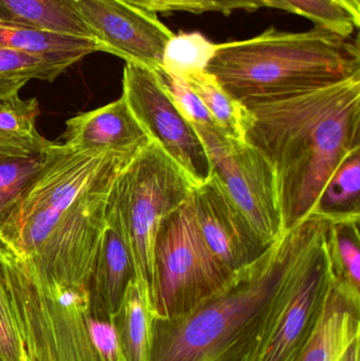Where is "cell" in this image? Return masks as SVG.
Returning a JSON list of instances; mask_svg holds the SVG:
<instances>
[{
	"mask_svg": "<svg viewBox=\"0 0 360 361\" xmlns=\"http://www.w3.org/2000/svg\"><path fill=\"white\" fill-rule=\"evenodd\" d=\"M30 361V360H29Z\"/></svg>",
	"mask_w": 360,
	"mask_h": 361,
	"instance_id": "cell-34",
	"label": "cell"
},
{
	"mask_svg": "<svg viewBox=\"0 0 360 361\" xmlns=\"http://www.w3.org/2000/svg\"><path fill=\"white\" fill-rule=\"evenodd\" d=\"M194 128L206 150L211 171L264 242L274 243L285 228L276 176L268 159L247 142L232 141L217 129Z\"/></svg>",
	"mask_w": 360,
	"mask_h": 361,
	"instance_id": "cell-9",
	"label": "cell"
},
{
	"mask_svg": "<svg viewBox=\"0 0 360 361\" xmlns=\"http://www.w3.org/2000/svg\"><path fill=\"white\" fill-rule=\"evenodd\" d=\"M209 12L230 15L236 11L255 12L262 8H276L274 0H200Z\"/></svg>",
	"mask_w": 360,
	"mask_h": 361,
	"instance_id": "cell-30",
	"label": "cell"
},
{
	"mask_svg": "<svg viewBox=\"0 0 360 361\" xmlns=\"http://www.w3.org/2000/svg\"><path fill=\"white\" fill-rule=\"evenodd\" d=\"M278 10L304 17L342 37H352L360 27V19L337 0H274Z\"/></svg>",
	"mask_w": 360,
	"mask_h": 361,
	"instance_id": "cell-25",
	"label": "cell"
},
{
	"mask_svg": "<svg viewBox=\"0 0 360 361\" xmlns=\"http://www.w3.org/2000/svg\"><path fill=\"white\" fill-rule=\"evenodd\" d=\"M135 278L132 257L110 193L105 226L90 280L91 302L95 313L112 320L127 284Z\"/></svg>",
	"mask_w": 360,
	"mask_h": 361,
	"instance_id": "cell-13",
	"label": "cell"
},
{
	"mask_svg": "<svg viewBox=\"0 0 360 361\" xmlns=\"http://www.w3.org/2000/svg\"><path fill=\"white\" fill-rule=\"evenodd\" d=\"M154 317L145 286L131 279L112 318L118 347L125 361H147Z\"/></svg>",
	"mask_w": 360,
	"mask_h": 361,
	"instance_id": "cell-17",
	"label": "cell"
},
{
	"mask_svg": "<svg viewBox=\"0 0 360 361\" xmlns=\"http://www.w3.org/2000/svg\"><path fill=\"white\" fill-rule=\"evenodd\" d=\"M30 361H125L112 320L99 317L90 282L34 279L0 265Z\"/></svg>",
	"mask_w": 360,
	"mask_h": 361,
	"instance_id": "cell-5",
	"label": "cell"
},
{
	"mask_svg": "<svg viewBox=\"0 0 360 361\" xmlns=\"http://www.w3.org/2000/svg\"><path fill=\"white\" fill-rule=\"evenodd\" d=\"M245 107L277 101L360 76L359 36L323 27L304 32L270 27L255 37L218 44L206 68Z\"/></svg>",
	"mask_w": 360,
	"mask_h": 361,
	"instance_id": "cell-4",
	"label": "cell"
},
{
	"mask_svg": "<svg viewBox=\"0 0 360 361\" xmlns=\"http://www.w3.org/2000/svg\"><path fill=\"white\" fill-rule=\"evenodd\" d=\"M101 52L161 71L167 42L175 35L156 13L123 0H72Z\"/></svg>",
	"mask_w": 360,
	"mask_h": 361,
	"instance_id": "cell-11",
	"label": "cell"
},
{
	"mask_svg": "<svg viewBox=\"0 0 360 361\" xmlns=\"http://www.w3.org/2000/svg\"><path fill=\"white\" fill-rule=\"evenodd\" d=\"M321 220L312 214L187 313L152 317L147 361H252L285 274Z\"/></svg>",
	"mask_w": 360,
	"mask_h": 361,
	"instance_id": "cell-3",
	"label": "cell"
},
{
	"mask_svg": "<svg viewBox=\"0 0 360 361\" xmlns=\"http://www.w3.org/2000/svg\"><path fill=\"white\" fill-rule=\"evenodd\" d=\"M328 224L321 216L285 274L252 361H299L333 283Z\"/></svg>",
	"mask_w": 360,
	"mask_h": 361,
	"instance_id": "cell-7",
	"label": "cell"
},
{
	"mask_svg": "<svg viewBox=\"0 0 360 361\" xmlns=\"http://www.w3.org/2000/svg\"><path fill=\"white\" fill-rule=\"evenodd\" d=\"M154 267L152 311L156 318L187 313L232 275L205 243L194 219L192 195L161 222Z\"/></svg>",
	"mask_w": 360,
	"mask_h": 361,
	"instance_id": "cell-8",
	"label": "cell"
},
{
	"mask_svg": "<svg viewBox=\"0 0 360 361\" xmlns=\"http://www.w3.org/2000/svg\"><path fill=\"white\" fill-rule=\"evenodd\" d=\"M44 162L46 152L33 158L0 159V223Z\"/></svg>",
	"mask_w": 360,
	"mask_h": 361,
	"instance_id": "cell-26",
	"label": "cell"
},
{
	"mask_svg": "<svg viewBox=\"0 0 360 361\" xmlns=\"http://www.w3.org/2000/svg\"><path fill=\"white\" fill-rule=\"evenodd\" d=\"M21 25L68 35L93 37L72 0H4Z\"/></svg>",
	"mask_w": 360,
	"mask_h": 361,
	"instance_id": "cell-21",
	"label": "cell"
},
{
	"mask_svg": "<svg viewBox=\"0 0 360 361\" xmlns=\"http://www.w3.org/2000/svg\"><path fill=\"white\" fill-rule=\"evenodd\" d=\"M0 48L31 54H82L101 51L95 38L68 35L32 25H0Z\"/></svg>",
	"mask_w": 360,
	"mask_h": 361,
	"instance_id": "cell-19",
	"label": "cell"
},
{
	"mask_svg": "<svg viewBox=\"0 0 360 361\" xmlns=\"http://www.w3.org/2000/svg\"><path fill=\"white\" fill-rule=\"evenodd\" d=\"M10 23H20L13 14L12 11L4 4V0H0V25H10Z\"/></svg>",
	"mask_w": 360,
	"mask_h": 361,
	"instance_id": "cell-31",
	"label": "cell"
},
{
	"mask_svg": "<svg viewBox=\"0 0 360 361\" xmlns=\"http://www.w3.org/2000/svg\"><path fill=\"white\" fill-rule=\"evenodd\" d=\"M65 145L76 150L137 152L150 140L124 97L66 122Z\"/></svg>",
	"mask_w": 360,
	"mask_h": 361,
	"instance_id": "cell-14",
	"label": "cell"
},
{
	"mask_svg": "<svg viewBox=\"0 0 360 361\" xmlns=\"http://www.w3.org/2000/svg\"><path fill=\"white\" fill-rule=\"evenodd\" d=\"M0 361H29L25 343L0 279Z\"/></svg>",
	"mask_w": 360,
	"mask_h": 361,
	"instance_id": "cell-28",
	"label": "cell"
},
{
	"mask_svg": "<svg viewBox=\"0 0 360 361\" xmlns=\"http://www.w3.org/2000/svg\"><path fill=\"white\" fill-rule=\"evenodd\" d=\"M192 190L194 186L183 171L152 141L120 171L112 188V200L132 257L135 279L146 286L151 303L154 242L159 227Z\"/></svg>",
	"mask_w": 360,
	"mask_h": 361,
	"instance_id": "cell-6",
	"label": "cell"
},
{
	"mask_svg": "<svg viewBox=\"0 0 360 361\" xmlns=\"http://www.w3.org/2000/svg\"><path fill=\"white\" fill-rule=\"evenodd\" d=\"M247 108L245 142L274 169L289 231L314 214L336 169L360 148V76Z\"/></svg>",
	"mask_w": 360,
	"mask_h": 361,
	"instance_id": "cell-2",
	"label": "cell"
},
{
	"mask_svg": "<svg viewBox=\"0 0 360 361\" xmlns=\"http://www.w3.org/2000/svg\"><path fill=\"white\" fill-rule=\"evenodd\" d=\"M84 57L82 54H31L0 48V99L19 94L31 80L54 82Z\"/></svg>",
	"mask_w": 360,
	"mask_h": 361,
	"instance_id": "cell-18",
	"label": "cell"
},
{
	"mask_svg": "<svg viewBox=\"0 0 360 361\" xmlns=\"http://www.w3.org/2000/svg\"><path fill=\"white\" fill-rule=\"evenodd\" d=\"M360 337V292L336 279L299 361H340Z\"/></svg>",
	"mask_w": 360,
	"mask_h": 361,
	"instance_id": "cell-15",
	"label": "cell"
},
{
	"mask_svg": "<svg viewBox=\"0 0 360 361\" xmlns=\"http://www.w3.org/2000/svg\"><path fill=\"white\" fill-rule=\"evenodd\" d=\"M137 154L51 143L0 223V264L27 277L90 282L110 193Z\"/></svg>",
	"mask_w": 360,
	"mask_h": 361,
	"instance_id": "cell-1",
	"label": "cell"
},
{
	"mask_svg": "<svg viewBox=\"0 0 360 361\" xmlns=\"http://www.w3.org/2000/svg\"><path fill=\"white\" fill-rule=\"evenodd\" d=\"M337 1L346 6L353 15L360 19V0H337Z\"/></svg>",
	"mask_w": 360,
	"mask_h": 361,
	"instance_id": "cell-33",
	"label": "cell"
},
{
	"mask_svg": "<svg viewBox=\"0 0 360 361\" xmlns=\"http://www.w3.org/2000/svg\"><path fill=\"white\" fill-rule=\"evenodd\" d=\"M185 82L209 110L217 130L228 139L245 143V133L252 122L249 108L230 97L207 72L192 76Z\"/></svg>",
	"mask_w": 360,
	"mask_h": 361,
	"instance_id": "cell-20",
	"label": "cell"
},
{
	"mask_svg": "<svg viewBox=\"0 0 360 361\" xmlns=\"http://www.w3.org/2000/svg\"><path fill=\"white\" fill-rule=\"evenodd\" d=\"M359 219L330 220L328 246L336 279L360 292Z\"/></svg>",
	"mask_w": 360,
	"mask_h": 361,
	"instance_id": "cell-24",
	"label": "cell"
},
{
	"mask_svg": "<svg viewBox=\"0 0 360 361\" xmlns=\"http://www.w3.org/2000/svg\"><path fill=\"white\" fill-rule=\"evenodd\" d=\"M199 231L213 255L234 273L259 258L268 248L213 171L192 192Z\"/></svg>",
	"mask_w": 360,
	"mask_h": 361,
	"instance_id": "cell-12",
	"label": "cell"
},
{
	"mask_svg": "<svg viewBox=\"0 0 360 361\" xmlns=\"http://www.w3.org/2000/svg\"><path fill=\"white\" fill-rule=\"evenodd\" d=\"M340 361H359V338L356 339L354 343L349 348L348 351Z\"/></svg>",
	"mask_w": 360,
	"mask_h": 361,
	"instance_id": "cell-32",
	"label": "cell"
},
{
	"mask_svg": "<svg viewBox=\"0 0 360 361\" xmlns=\"http://www.w3.org/2000/svg\"><path fill=\"white\" fill-rule=\"evenodd\" d=\"M360 148L351 152L325 185L314 214L330 220L360 216Z\"/></svg>",
	"mask_w": 360,
	"mask_h": 361,
	"instance_id": "cell-22",
	"label": "cell"
},
{
	"mask_svg": "<svg viewBox=\"0 0 360 361\" xmlns=\"http://www.w3.org/2000/svg\"><path fill=\"white\" fill-rule=\"evenodd\" d=\"M158 73L169 99L187 122L192 126L217 129L209 110L185 80L163 71Z\"/></svg>",
	"mask_w": 360,
	"mask_h": 361,
	"instance_id": "cell-27",
	"label": "cell"
},
{
	"mask_svg": "<svg viewBox=\"0 0 360 361\" xmlns=\"http://www.w3.org/2000/svg\"><path fill=\"white\" fill-rule=\"evenodd\" d=\"M122 95L148 139L177 163L194 188L211 177V162L200 137L169 99L158 72L126 63Z\"/></svg>",
	"mask_w": 360,
	"mask_h": 361,
	"instance_id": "cell-10",
	"label": "cell"
},
{
	"mask_svg": "<svg viewBox=\"0 0 360 361\" xmlns=\"http://www.w3.org/2000/svg\"><path fill=\"white\" fill-rule=\"evenodd\" d=\"M143 10L163 14L175 12H188L192 14H202L209 12L206 6L200 0H123Z\"/></svg>",
	"mask_w": 360,
	"mask_h": 361,
	"instance_id": "cell-29",
	"label": "cell"
},
{
	"mask_svg": "<svg viewBox=\"0 0 360 361\" xmlns=\"http://www.w3.org/2000/svg\"><path fill=\"white\" fill-rule=\"evenodd\" d=\"M217 48L201 32H180L165 46L161 71L184 80L198 75L206 72Z\"/></svg>",
	"mask_w": 360,
	"mask_h": 361,
	"instance_id": "cell-23",
	"label": "cell"
},
{
	"mask_svg": "<svg viewBox=\"0 0 360 361\" xmlns=\"http://www.w3.org/2000/svg\"><path fill=\"white\" fill-rule=\"evenodd\" d=\"M37 99L19 94L0 99V159H27L46 152L52 142L36 128L39 116Z\"/></svg>",
	"mask_w": 360,
	"mask_h": 361,
	"instance_id": "cell-16",
	"label": "cell"
}]
</instances>
